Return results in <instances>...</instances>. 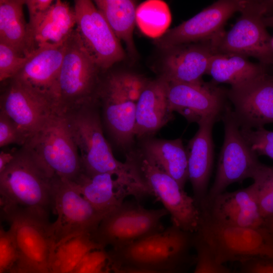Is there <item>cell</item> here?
I'll return each mask as SVG.
<instances>
[{
  "label": "cell",
  "mask_w": 273,
  "mask_h": 273,
  "mask_svg": "<svg viewBox=\"0 0 273 273\" xmlns=\"http://www.w3.org/2000/svg\"><path fill=\"white\" fill-rule=\"evenodd\" d=\"M167 88L168 82L161 75L146 82L136 104L135 139L140 140L152 136L173 119Z\"/></svg>",
  "instance_id": "cell-22"
},
{
  "label": "cell",
  "mask_w": 273,
  "mask_h": 273,
  "mask_svg": "<svg viewBox=\"0 0 273 273\" xmlns=\"http://www.w3.org/2000/svg\"><path fill=\"white\" fill-rule=\"evenodd\" d=\"M127 156L137 165L151 192L169 214L172 223L195 234L198 231L201 210L193 197L189 196L170 175L140 155L135 150Z\"/></svg>",
  "instance_id": "cell-12"
},
{
  "label": "cell",
  "mask_w": 273,
  "mask_h": 273,
  "mask_svg": "<svg viewBox=\"0 0 273 273\" xmlns=\"http://www.w3.org/2000/svg\"><path fill=\"white\" fill-rule=\"evenodd\" d=\"M52 206L57 214L51 223L55 243L82 233L93 234L105 217L70 181L58 177L53 179Z\"/></svg>",
  "instance_id": "cell-14"
},
{
  "label": "cell",
  "mask_w": 273,
  "mask_h": 273,
  "mask_svg": "<svg viewBox=\"0 0 273 273\" xmlns=\"http://www.w3.org/2000/svg\"><path fill=\"white\" fill-rule=\"evenodd\" d=\"M76 29L96 64L106 71L123 60L125 53L103 15L90 0H75Z\"/></svg>",
  "instance_id": "cell-15"
},
{
  "label": "cell",
  "mask_w": 273,
  "mask_h": 273,
  "mask_svg": "<svg viewBox=\"0 0 273 273\" xmlns=\"http://www.w3.org/2000/svg\"><path fill=\"white\" fill-rule=\"evenodd\" d=\"M193 247L196 251L195 266L192 273H236L218 263L203 241L194 234Z\"/></svg>",
  "instance_id": "cell-33"
},
{
  "label": "cell",
  "mask_w": 273,
  "mask_h": 273,
  "mask_svg": "<svg viewBox=\"0 0 273 273\" xmlns=\"http://www.w3.org/2000/svg\"><path fill=\"white\" fill-rule=\"evenodd\" d=\"M217 120L215 118H210L199 123L197 131L186 148L188 180L192 185L193 198L199 208L208 194L214 154L212 128Z\"/></svg>",
  "instance_id": "cell-21"
},
{
  "label": "cell",
  "mask_w": 273,
  "mask_h": 273,
  "mask_svg": "<svg viewBox=\"0 0 273 273\" xmlns=\"http://www.w3.org/2000/svg\"><path fill=\"white\" fill-rule=\"evenodd\" d=\"M195 234L206 244L219 263L253 258L273 259V235L264 226L241 227L219 222L201 211Z\"/></svg>",
  "instance_id": "cell-4"
},
{
  "label": "cell",
  "mask_w": 273,
  "mask_h": 273,
  "mask_svg": "<svg viewBox=\"0 0 273 273\" xmlns=\"http://www.w3.org/2000/svg\"><path fill=\"white\" fill-rule=\"evenodd\" d=\"M214 220L228 225L241 227L264 226L257 201L255 187L231 192H223L200 207Z\"/></svg>",
  "instance_id": "cell-19"
},
{
  "label": "cell",
  "mask_w": 273,
  "mask_h": 273,
  "mask_svg": "<svg viewBox=\"0 0 273 273\" xmlns=\"http://www.w3.org/2000/svg\"><path fill=\"white\" fill-rule=\"evenodd\" d=\"M206 74L215 82L229 84L231 87L266 75L264 65L252 63L240 55L222 53L212 56Z\"/></svg>",
  "instance_id": "cell-26"
},
{
  "label": "cell",
  "mask_w": 273,
  "mask_h": 273,
  "mask_svg": "<svg viewBox=\"0 0 273 273\" xmlns=\"http://www.w3.org/2000/svg\"><path fill=\"white\" fill-rule=\"evenodd\" d=\"M29 56H22L11 47L0 42L1 82L15 76L25 66Z\"/></svg>",
  "instance_id": "cell-35"
},
{
  "label": "cell",
  "mask_w": 273,
  "mask_h": 273,
  "mask_svg": "<svg viewBox=\"0 0 273 273\" xmlns=\"http://www.w3.org/2000/svg\"><path fill=\"white\" fill-rule=\"evenodd\" d=\"M77 148L83 172L114 175L136 200L151 195L150 191L138 166L130 159L117 160L104 135V127L97 101L63 114Z\"/></svg>",
  "instance_id": "cell-1"
},
{
  "label": "cell",
  "mask_w": 273,
  "mask_h": 273,
  "mask_svg": "<svg viewBox=\"0 0 273 273\" xmlns=\"http://www.w3.org/2000/svg\"><path fill=\"white\" fill-rule=\"evenodd\" d=\"M121 269L104 249L87 253L71 273H118Z\"/></svg>",
  "instance_id": "cell-32"
},
{
  "label": "cell",
  "mask_w": 273,
  "mask_h": 273,
  "mask_svg": "<svg viewBox=\"0 0 273 273\" xmlns=\"http://www.w3.org/2000/svg\"><path fill=\"white\" fill-rule=\"evenodd\" d=\"M1 84L0 111L13 120L27 142L58 114L52 100L31 85L14 78Z\"/></svg>",
  "instance_id": "cell-13"
},
{
  "label": "cell",
  "mask_w": 273,
  "mask_h": 273,
  "mask_svg": "<svg viewBox=\"0 0 273 273\" xmlns=\"http://www.w3.org/2000/svg\"><path fill=\"white\" fill-rule=\"evenodd\" d=\"M273 9V1H246L232 28L210 40L215 53L253 57L261 64H273V43L263 17Z\"/></svg>",
  "instance_id": "cell-7"
},
{
  "label": "cell",
  "mask_w": 273,
  "mask_h": 273,
  "mask_svg": "<svg viewBox=\"0 0 273 273\" xmlns=\"http://www.w3.org/2000/svg\"><path fill=\"white\" fill-rule=\"evenodd\" d=\"M240 130L251 149L258 156L264 155L273 160V130L264 127L253 129L241 126Z\"/></svg>",
  "instance_id": "cell-34"
},
{
  "label": "cell",
  "mask_w": 273,
  "mask_h": 273,
  "mask_svg": "<svg viewBox=\"0 0 273 273\" xmlns=\"http://www.w3.org/2000/svg\"><path fill=\"white\" fill-rule=\"evenodd\" d=\"M102 71L85 48L76 29L67 40L55 85V106L63 115L97 100Z\"/></svg>",
  "instance_id": "cell-6"
},
{
  "label": "cell",
  "mask_w": 273,
  "mask_h": 273,
  "mask_svg": "<svg viewBox=\"0 0 273 273\" xmlns=\"http://www.w3.org/2000/svg\"><path fill=\"white\" fill-rule=\"evenodd\" d=\"M76 28L74 8L67 2L56 1L38 26L34 37V50L41 44H60L67 41Z\"/></svg>",
  "instance_id": "cell-27"
},
{
  "label": "cell",
  "mask_w": 273,
  "mask_h": 273,
  "mask_svg": "<svg viewBox=\"0 0 273 273\" xmlns=\"http://www.w3.org/2000/svg\"><path fill=\"white\" fill-rule=\"evenodd\" d=\"M53 0H25L29 15L27 34L29 53L34 51V37L35 32L47 12L54 4Z\"/></svg>",
  "instance_id": "cell-36"
},
{
  "label": "cell",
  "mask_w": 273,
  "mask_h": 273,
  "mask_svg": "<svg viewBox=\"0 0 273 273\" xmlns=\"http://www.w3.org/2000/svg\"><path fill=\"white\" fill-rule=\"evenodd\" d=\"M9 273H33L31 271L21 266L18 264H16L11 269Z\"/></svg>",
  "instance_id": "cell-42"
},
{
  "label": "cell",
  "mask_w": 273,
  "mask_h": 273,
  "mask_svg": "<svg viewBox=\"0 0 273 273\" xmlns=\"http://www.w3.org/2000/svg\"><path fill=\"white\" fill-rule=\"evenodd\" d=\"M264 226L273 235V217L265 221Z\"/></svg>",
  "instance_id": "cell-43"
},
{
  "label": "cell",
  "mask_w": 273,
  "mask_h": 273,
  "mask_svg": "<svg viewBox=\"0 0 273 273\" xmlns=\"http://www.w3.org/2000/svg\"><path fill=\"white\" fill-rule=\"evenodd\" d=\"M82 196L105 216L120 206L129 196L115 176L109 173L82 172L70 181Z\"/></svg>",
  "instance_id": "cell-25"
},
{
  "label": "cell",
  "mask_w": 273,
  "mask_h": 273,
  "mask_svg": "<svg viewBox=\"0 0 273 273\" xmlns=\"http://www.w3.org/2000/svg\"><path fill=\"white\" fill-rule=\"evenodd\" d=\"M25 0H0V42L24 57L29 56L27 26L23 7Z\"/></svg>",
  "instance_id": "cell-29"
},
{
  "label": "cell",
  "mask_w": 273,
  "mask_h": 273,
  "mask_svg": "<svg viewBox=\"0 0 273 273\" xmlns=\"http://www.w3.org/2000/svg\"><path fill=\"white\" fill-rule=\"evenodd\" d=\"M66 43L67 41L60 44H39L30 55L21 70L13 77L46 94L55 106V85L66 52Z\"/></svg>",
  "instance_id": "cell-23"
},
{
  "label": "cell",
  "mask_w": 273,
  "mask_h": 273,
  "mask_svg": "<svg viewBox=\"0 0 273 273\" xmlns=\"http://www.w3.org/2000/svg\"><path fill=\"white\" fill-rule=\"evenodd\" d=\"M239 263L236 273H273V259L257 258Z\"/></svg>",
  "instance_id": "cell-39"
},
{
  "label": "cell",
  "mask_w": 273,
  "mask_h": 273,
  "mask_svg": "<svg viewBox=\"0 0 273 273\" xmlns=\"http://www.w3.org/2000/svg\"><path fill=\"white\" fill-rule=\"evenodd\" d=\"M118 273H187L185 267L165 270H152L141 269H121Z\"/></svg>",
  "instance_id": "cell-41"
},
{
  "label": "cell",
  "mask_w": 273,
  "mask_h": 273,
  "mask_svg": "<svg viewBox=\"0 0 273 273\" xmlns=\"http://www.w3.org/2000/svg\"><path fill=\"white\" fill-rule=\"evenodd\" d=\"M167 82L170 109L189 122L198 124L210 118L221 119L228 107L225 105L227 90L213 84Z\"/></svg>",
  "instance_id": "cell-17"
},
{
  "label": "cell",
  "mask_w": 273,
  "mask_h": 273,
  "mask_svg": "<svg viewBox=\"0 0 273 273\" xmlns=\"http://www.w3.org/2000/svg\"><path fill=\"white\" fill-rule=\"evenodd\" d=\"M95 5L128 53L135 54L133 33L138 6L131 0H96Z\"/></svg>",
  "instance_id": "cell-28"
},
{
  "label": "cell",
  "mask_w": 273,
  "mask_h": 273,
  "mask_svg": "<svg viewBox=\"0 0 273 273\" xmlns=\"http://www.w3.org/2000/svg\"><path fill=\"white\" fill-rule=\"evenodd\" d=\"M22 147L54 177L73 181L83 172L77 148L64 115L53 116Z\"/></svg>",
  "instance_id": "cell-8"
},
{
  "label": "cell",
  "mask_w": 273,
  "mask_h": 273,
  "mask_svg": "<svg viewBox=\"0 0 273 273\" xmlns=\"http://www.w3.org/2000/svg\"><path fill=\"white\" fill-rule=\"evenodd\" d=\"M272 43H273V39H272Z\"/></svg>",
  "instance_id": "cell-44"
},
{
  "label": "cell",
  "mask_w": 273,
  "mask_h": 273,
  "mask_svg": "<svg viewBox=\"0 0 273 273\" xmlns=\"http://www.w3.org/2000/svg\"><path fill=\"white\" fill-rule=\"evenodd\" d=\"M19 149L3 150L0 152V173L14 159Z\"/></svg>",
  "instance_id": "cell-40"
},
{
  "label": "cell",
  "mask_w": 273,
  "mask_h": 273,
  "mask_svg": "<svg viewBox=\"0 0 273 273\" xmlns=\"http://www.w3.org/2000/svg\"><path fill=\"white\" fill-rule=\"evenodd\" d=\"M221 119L224 124V141L215 180L203 204L223 193L231 184L252 179L262 165L243 136L240 125L229 107Z\"/></svg>",
  "instance_id": "cell-10"
},
{
  "label": "cell",
  "mask_w": 273,
  "mask_h": 273,
  "mask_svg": "<svg viewBox=\"0 0 273 273\" xmlns=\"http://www.w3.org/2000/svg\"><path fill=\"white\" fill-rule=\"evenodd\" d=\"M240 126L250 128L273 124V79L266 75L227 90Z\"/></svg>",
  "instance_id": "cell-18"
},
{
  "label": "cell",
  "mask_w": 273,
  "mask_h": 273,
  "mask_svg": "<svg viewBox=\"0 0 273 273\" xmlns=\"http://www.w3.org/2000/svg\"><path fill=\"white\" fill-rule=\"evenodd\" d=\"M54 177L25 148L0 173L1 205L16 206L47 214Z\"/></svg>",
  "instance_id": "cell-5"
},
{
  "label": "cell",
  "mask_w": 273,
  "mask_h": 273,
  "mask_svg": "<svg viewBox=\"0 0 273 273\" xmlns=\"http://www.w3.org/2000/svg\"><path fill=\"white\" fill-rule=\"evenodd\" d=\"M167 5L160 1H149L137 7L136 21L143 33L157 38L167 31L171 22Z\"/></svg>",
  "instance_id": "cell-31"
},
{
  "label": "cell",
  "mask_w": 273,
  "mask_h": 273,
  "mask_svg": "<svg viewBox=\"0 0 273 273\" xmlns=\"http://www.w3.org/2000/svg\"><path fill=\"white\" fill-rule=\"evenodd\" d=\"M215 53L210 39L175 46L166 51L161 76L171 82L201 83Z\"/></svg>",
  "instance_id": "cell-20"
},
{
  "label": "cell",
  "mask_w": 273,
  "mask_h": 273,
  "mask_svg": "<svg viewBox=\"0 0 273 273\" xmlns=\"http://www.w3.org/2000/svg\"><path fill=\"white\" fill-rule=\"evenodd\" d=\"M146 82L133 73L112 72L102 79L98 90L103 127L126 153L134 143L136 104Z\"/></svg>",
  "instance_id": "cell-2"
},
{
  "label": "cell",
  "mask_w": 273,
  "mask_h": 273,
  "mask_svg": "<svg viewBox=\"0 0 273 273\" xmlns=\"http://www.w3.org/2000/svg\"><path fill=\"white\" fill-rule=\"evenodd\" d=\"M27 140L13 120L5 113L0 111V147L11 144L21 147Z\"/></svg>",
  "instance_id": "cell-38"
},
{
  "label": "cell",
  "mask_w": 273,
  "mask_h": 273,
  "mask_svg": "<svg viewBox=\"0 0 273 273\" xmlns=\"http://www.w3.org/2000/svg\"><path fill=\"white\" fill-rule=\"evenodd\" d=\"M19 253L14 235L9 228L0 230V273L9 272L17 263Z\"/></svg>",
  "instance_id": "cell-37"
},
{
  "label": "cell",
  "mask_w": 273,
  "mask_h": 273,
  "mask_svg": "<svg viewBox=\"0 0 273 273\" xmlns=\"http://www.w3.org/2000/svg\"><path fill=\"white\" fill-rule=\"evenodd\" d=\"M104 249L92 234L82 233L55 243L50 258L53 273H71L89 252Z\"/></svg>",
  "instance_id": "cell-30"
},
{
  "label": "cell",
  "mask_w": 273,
  "mask_h": 273,
  "mask_svg": "<svg viewBox=\"0 0 273 273\" xmlns=\"http://www.w3.org/2000/svg\"><path fill=\"white\" fill-rule=\"evenodd\" d=\"M2 207L16 240L17 264L33 273H53L50 258L55 240L47 214L16 206Z\"/></svg>",
  "instance_id": "cell-9"
},
{
  "label": "cell",
  "mask_w": 273,
  "mask_h": 273,
  "mask_svg": "<svg viewBox=\"0 0 273 273\" xmlns=\"http://www.w3.org/2000/svg\"><path fill=\"white\" fill-rule=\"evenodd\" d=\"M246 0H220L179 25L167 30L154 41L167 51L175 46L211 39L223 30L228 20L240 12Z\"/></svg>",
  "instance_id": "cell-16"
},
{
  "label": "cell",
  "mask_w": 273,
  "mask_h": 273,
  "mask_svg": "<svg viewBox=\"0 0 273 273\" xmlns=\"http://www.w3.org/2000/svg\"><path fill=\"white\" fill-rule=\"evenodd\" d=\"M167 214L164 208L149 209L124 202L103 218L92 235L104 248L118 249L163 230L162 221Z\"/></svg>",
  "instance_id": "cell-11"
},
{
  "label": "cell",
  "mask_w": 273,
  "mask_h": 273,
  "mask_svg": "<svg viewBox=\"0 0 273 273\" xmlns=\"http://www.w3.org/2000/svg\"><path fill=\"white\" fill-rule=\"evenodd\" d=\"M194 234L172 224L111 253L121 269L165 270L185 267Z\"/></svg>",
  "instance_id": "cell-3"
},
{
  "label": "cell",
  "mask_w": 273,
  "mask_h": 273,
  "mask_svg": "<svg viewBox=\"0 0 273 273\" xmlns=\"http://www.w3.org/2000/svg\"><path fill=\"white\" fill-rule=\"evenodd\" d=\"M135 150L142 157L174 179L184 189L188 180V157L181 138L166 140L149 136L140 140Z\"/></svg>",
  "instance_id": "cell-24"
}]
</instances>
